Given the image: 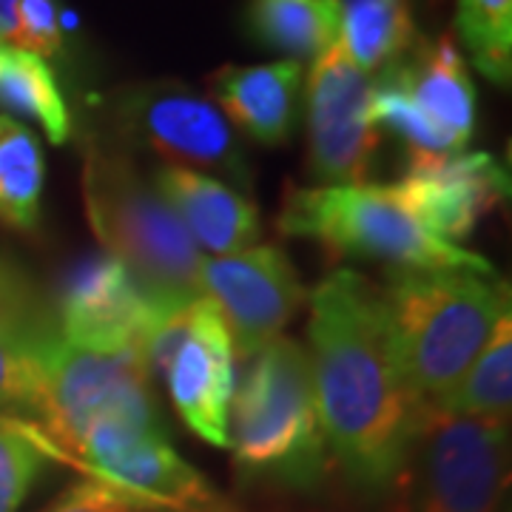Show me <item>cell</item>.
<instances>
[{"label":"cell","instance_id":"22","mask_svg":"<svg viewBox=\"0 0 512 512\" xmlns=\"http://www.w3.org/2000/svg\"><path fill=\"white\" fill-rule=\"evenodd\" d=\"M43 180L46 163L35 131L0 114V222L32 231L40 220Z\"/></svg>","mask_w":512,"mask_h":512},{"label":"cell","instance_id":"23","mask_svg":"<svg viewBox=\"0 0 512 512\" xmlns=\"http://www.w3.org/2000/svg\"><path fill=\"white\" fill-rule=\"evenodd\" d=\"M456 23L478 72L507 86L512 74V0H458Z\"/></svg>","mask_w":512,"mask_h":512},{"label":"cell","instance_id":"13","mask_svg":"<svg viewBox=\"0 0 512 512\" xmlns=\"http://www.w3.org/2000/svg\"><path fill=\"white\" fill-rule=\"evenodd\" d=\"M57 330L74 348L140 350L146 356L151 333L165 316L140 291L114 256H92L66 276L55 308Z\"/></svg>","mask_w":512,"mask_h":512},{"label":"cell","instance_id":"8","mask_svg":"<svg viewBox=\"0 0 512 512\" xmlns=\"http://www.w3.org/2000/svg\"><path fill=\"white\" fill-rule=\"evenodd\" d=\"M69 461L154 512H237L171 447L163 427L100 424L89 430Z\"/></svg>","mask_w":512,"mask_h":512},{"label":"cell","instance_id":"16","mask_svg":"<svg viewBox=\"0 0 512 512\" xmlns=\"http://www.w3.org/2000/svg\"><path fill=\"white\" fill-rule=\"evenodd\" d=\"M217 109L262 146H285L302 120V63L225 66L211 77Z\"/></svg>","mask_w":512,"mask_h":512},{"label":"cell","instance_id":"14","mask_svg":"<svg viewBox=\"0 0 512 512\" xmlns=\"http://www.w3.org/2000/svg\"><path fill=\"white\" fill-rule=\"evenodd\" d=\"M419 220L456 245L510 194V177L490 154H419L393 185Z\"/></svg>","mask_w":512,"mask_h":512},{"label":"cell","instance_id":"30","mask_svg":"<svg viewBox=\"0 0 512 512\" xmlns=\"http://www.w3.org/2000/svg\"><path fill=\"white\" fill-rule=\"evenodd\" d=\"M15 6L18 0H0V37L6 43H12V35H15Z\"/></svg>","mask_w":512,"mask_h":512},{"label":"cell","instance_id":"18","mask_svg":"<svg viewBox=\"0 0 512 512\" xmlns=\"http://www.w3.org/2000/svg\"><path fill=\"white\" fill-rule=\"evenodd\" d=\"M248 32L285 60H316L339 43V0H248Z\"/></svg>","mask_w":512,"mask_h":512},{"label":"cell","instance_id":"26","mask_svg":"<svg viewBox=\"0 0 512 512\" xmlns=\"http://www.w3.org/2000/svg\"><path fill=\"white\" fill-rule=\"evenodd\" d=\"M57 330L29 339L0 342V416L15 419L20 413H37L43 387V353Z\"/></svg>","mask_w":512,"mask_h":512},{"label":"cell","instance_id":"7","mask_svg":"<svg viewBox=\"0 0 512 512\" xmlns=\"http://www.w3.org/2000/svg\"><path fill=\"white\" fill-rule=\"evenodd\" d=\"M416 510L501 512L510 481V421L427 407L416 439Z\"/></svg>","mask_w":512,"mask_h":512},{"label":"cell","instance_id":"29","mask_svg":"<svg viewBox=\"0 0 512 512\" xmlns=\"http://www.w3.org/2000/svg\"><path fill=\"white\" fill-rule=\"evenodd\" d=\"M43 512H154L137 498L97 478H83L66 487Z\"/></svg>","mask_w":512,"mask_h":512},{"label":"cell","instance_id":"5","mask_svg":"<svg viewBox=\"0 0 512 512\" xmlns=\"http://www.w3.org/2000/svg\"><path fill=\"white\" fill-rule=\"evenodd\" d=\"M279 228L316 239L330 254L379 259L413 271L495 274L484 256L436 237L393 185H316L291 188Z\"/></svg>","mask_w":512,"mask_h":512},{"label":"cell","instance_id":"19","mask_svg":"<svg viewBox=\"0 0 512 512\" xmlns=\"http://www.w3.org/2000/svg\"><path fill=\"white\" fill-rule=\"evenodd\" d=\"M407 0H339V49L365 74L382 72L410 52Z\"/></svg>","mask_w":512,"mask_h":512},{"label":"cell","instance_id":"21","mask_svg":"<svg viewBox=\"0 0 512 512\" xmlns=\"http://www.w3.org/2000/svg\"><path fill=\"white\" fill-rule=\"evenodd\" d=\"M0 111L35 120L55 146L72 134V114L49 63L20 49H9L0 66Z\"/></svg>","mask_w":512,"mask_h":512},{"label":"cell","instance_id":"6","mask_svg":"<svg viewBox=\"0 0 512 512\" xmlns=\"http://www.w3.org/2000/svg\"><path fill=\"white\" fill-rule=\"evenodd\" d=\"M37 433L55 458H72L100 424L163 427L154 376L140 350H86L69 345L60 330L43 353Z\"/></svg>","mask_w":512,"mask_h":512},{"label":"cell","instance_id":"9","mask_svg":"<svg viewBox=\"0 0 512 512\" xmlns=\"http://www.w3.org/2000/svg\"><path fill=\"white\" fill-rule=\"evenodd\" d=\"M114 117L128 137L163 154L168 165L211 168L239 185L251 183L237 131L208 97L183 83H140L114 97Z\"/></svg>","mask_w":512,"mask_h":512},{"label":"cell","instance_id":"12","mask_svg":"<svg viewBox=\"0 0 512 512\" xmlns=\"http://www.w3.org/2000/svg\"><path fill=\"white\" fill-rule=\"evenodd\" d=\"M163 376L185 427L214 447H228V419L237 387L234 342L208 296L180 313V333Z\"/></svg>","mask_w":512,"mask_h":512},{"label":"cell","instance_id":"28","mask_svg":"<svg viewBox=\"0 0 512 512\" xmlns=\"http://www.w3.org/2000/svg\"><path fill=\"white\" fill-rule=\"evenodd\" d=\"M9 46L20 49V52H29L40 60L60 55L63 32H60L57 0H18L15 35H12Z\"/></svg>","mask_w":512,"mask_h":512},{"label":"cell","instance_id":"27","mask_svg":"<svg viewBox=\"0 0 512 512\" xmlns=\"http://www.w3.org/2000/svg\"><path fill=\"white\" fill-rule=\"evenodd\" d=\"M57 330L55 311L40 299L29 276L0 256V342Z\"/></svg>","mask_w":512,"mask_h":512},{"label":"cell","instance_id":"1","mask_svg":"<svg viewBox=\"0 0 512 512\" xmlns=\"http://www.w3.org/2000/svg\"><path fill=\"white\" fill-rule=\"evenodd\" d=\"M311 376L325 444L362 495L393 493L416 450L421 407L393 353L379 288L330 274L311 296Z\"/></svg>","mask_w":512,"mask_h":512},{"label":"cell","instance_id":"4","mask_svg":"<svg viewBox=\"0 0 512 512\" xmlns=\"http://www.w3.org/2000/svg\"><path fill=\"white\" fill-rule=\"evenodd\" d=\"M245 362L228 419V447L234 450L237 470L291 490L322 484L328 444L308 348L276 336Z\"/></svg>","mask_w":512,"mask_h":512},{"label":"cell","instance_id":"31","mask_svg":"<svg viewBox=\"0 0 512 512\" xmlns=\"http://www.w3.org/2000/svg\"><path fill=\"white\" fill-rule=\"evenodd\" d=\"M9 49H12V46L0 37V66H3V60H6V55H9Z\"/></svg>","mask_w":512,"mask_h":512},{"label":"cell","instance_id":"10","mask_svg":"<svg viewBox=\"0 0 512 512\" xmlns=\"http://www.w3.org/2000/svg\"><path fill=\"white\" fill-rule=\"evenodd\" d=\"M373 77L339 43L313 60L308 77V163L322 185H359L373 168L379 128L370 120Z\"/></svg>","mask_w":512,"mask_h":512},{"label":"cell","instance_id":"20","mask_svg":"<svg viewBox=\"0 0 512 512\" xmlns=\"http://www.w3.org/2000/svg\"><path fill=\"white\" fill-rule=\"evenodd\" d=\"M512 402V319H498L476 362L458 379L436 407L458 416L510 421Z\"/></svg>","mask_w":512,"mask_h":512},{"label":"cell","instance_id":"3","mask_svg":"<svg viewBox=\"0 0 512 512\" xmlns=\"http://www.w3.org/2000/svg\"><path fill=\"white\" fill-rule=\"evenodd\" d=\"M83 200L100 245L165 319L205 296L200 248L123 151L89 146Z\"/></svg>","mask_w":512,"mask_h":512},{"label":"cell","instance_id":"15","mask_svg":"<svg viewBox=\"0 0 512 512\" xmlns=\"http://www.w3.org/2000/svg\"><path fill=\"white\" fill-rule=\"evenodd\" d=\"M154 191L183 222L194 245L211 256H228L251 248L259 239V214L237 188L194 168L163 165L154 171Z\"/></svg>","mask_w":512,"mask_h":512},{"label":"cell","instance_id":"25","mask_svg":"<svg viewBox=\"0 0 512 512\" xmlns=\"http://www.w3.org/2000/svg\"><path fill=\"white\" fill-rule=\"evenodd\" d=\"M52 450L37 427L0 416V512H18L49 470Z\"/></svg>","mask_w":512,"mask_h":512},{"label":"cell","instance_id":"17","mask_svg":"<svg viewBox=\"0 0 512 512\" xmlns=\"http://www.w3.org/2000/svg\"><path fill=\"white\" fill-rule=\"evenodd\" d=\"M390 66L424 117L456 151H464L476 131V89L453 37L444 35L436 43H421L413 55L404 52Z\"/></svg>","mask_w":512,"mask_h":512},{"label":"cell","instance_id":"24","mask_svg":"<svg viewBox=\"0 0 512 512\" xmlns=\"http://www.w3.org/2000/svg\"><path fill=\"white\" fill-rule=\"evenodd\" d=\"M370 120L376 128H387L393 137H399L410 151V157L456 154L453 143L424 117V111L416 106V100L407 94L399 74L393 72V66H384L379 77L373 80Z\"/></svg>","mask_w":512,"mask_h":512},{"label":"cell","instance_id":"2","mask_svg":"<svg viewBox=\"0 0 512 512\" xmlns=\"http://www.w3.org/2000/svg\"><path fill=\"white\" fill-rule=\"evenodd\" d=\"M379 296L404 384L421 407L450 393L510 313V285L476 271L390 268Z\"/></svg>","mask_w":512,"mask_h":512},{"label":"cell","instance_id":"11","mask_svg":"<svg viewBox=\"0 0 512 512\" xmlns=\"http://www.w3.org/2000/svg\"><path fill=\"white\" fill-rule=\"evenodd\" d=\"M202 291L217 305L234 353L251 359L282 336L305 302L291 259L274 245H251L228 256H202Z\"/></svg>","mask_w":512,"mask_h":512}]
</instances>
